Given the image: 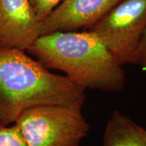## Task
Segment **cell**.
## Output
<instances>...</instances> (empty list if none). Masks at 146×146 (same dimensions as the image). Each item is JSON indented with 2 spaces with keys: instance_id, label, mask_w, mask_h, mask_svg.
<instances>
[{
  "instance_id": "obj_9",
  "label": "cell",
  "mask_w": 146,
  "mask_h": 146,
  "mask_svg": "<svg viewBox=\"0 0 146 146\" xmlns=\"http://www.w3.org/2000/svg\"><path fill=\"white\" fill-rule=\"evenodd\" d=\"M32 9L41 21L49 16L62 0H29Z\"/></svg>"
},
{
  "instance_id": "obj_4",
  "label": "cell",
  "mask_w": 146,
  "mask_h": 146,
  "mask_svg": "<svg viewBox=\"0 0 146 146\" xmlns=\"http://www.w3.org/2000/svg\"><path fill=\"white\" fill-rule=\"evenodd\" d=\"M146 28V0H119L87 29L98 37L119 63L131 60Z\"/></svg>"
},
{
  "instance_id": "obj_8",
  "label": "cell",
  "mask_w": 146,
  "mask_h": 146,
  "mask_svg": "<svg viewBox=\"0 0 146 146\" xmlns=\"http://www.w3.org/2000/svg\"><path fill=\"white\" fill-rule=\"evenodd\" d=\"M0 146H27L15 123L10 125L0 124Z\"/></svg>"
},
{
  "instance_id": "obj_6",
  "label": "cell",
  "mask_w": 146,
  "mask_h": 146,
  "mask_svg": "<svg viewBox=\"0 0 146 146\" xmlns=\"http://www.w3.org/2000/svg\"><path fill=\"white\" fill-rule=\"evenodd\" d=\"M119 0H62L42 21L41 35L55 32L87 30Z\"/></svg>"
},
{
  "instance_id": "obj_3",
  "label": "cell",
  "mask_w": 146,
  "mask_h": 146,
  "mask_svg": "<svg viewBox=\"0 0 146 146\" xmlns=\"http://www.w3.org/2000/svg\"><path fill=\"white\" fill-rule=\"evenodd\" d=\"M84 105H46L27 110L14 123L27 146H79L90 125Z\"/></svg>"
},
{
  "instance_id": "obj_7",
  "label": "cell",
  "mask_w": 146,
  "mask_h": 146,
  "mask_svg": "<svg viewBox=\"0 0 146 146\" xmlns=\"http://www.w3.org/2000/svg\"><path fill=\"white\" fill-rule=\"evenodd\" d=\"M103 146H146V129L115 110L105 128Z\"/></svg>"
},
{
  "instance_id": "obj_2",
  "label": "cell",
  "mask_w": 146,
  "mask_h": 146,
  "mask_svg": "<svg viewBox=\"0 0 146 146\" xmlns=\"http://www.w3.org/2000/svg\"><path fill=\"white\" fill-rule=\"evenodd\" d=\"M85 89L54 74L19 49L0 50V124L10 125L27 110L46 105H84Z\"/></svg>"
},
{
  "instance_id": "obj_10",
  "label": "cell",
  "mask_w": 146,
  "mask_h": 146,
  "mask_svg": "<svg viewBox=\"0 0 146 146\" xmlns=\"http://www.w3.org/2000/svg\"><path fill=\"white\" fill-rule=\"evenodd\" d=\"M131 64L140 66L143 71L146 72V28L134 52Z\"/></svg>"
},
{
  "instance_id": "obj_1",
  "label": "cell",
  "mask_w": 146,
  "mask_h": 146,
  "mask_svg": "<svg viewBox=\"0 0 146 146\" xmlns=\"http://www.w3.org/2000/svg\"><path fill=\"white\" fill-rule=\"evenodd\" d=\"M27 51L45 68L63 72L84 89L120 92L125 86L123 66L88 30L41 35Z\"/></svg>"
},
{
  "instance_id": "obj_5",
  "label": "cell",
  "mask_w": 146,
  "mask_h": 146,
  "mask_svg": "<svg viewBox=\"0 0 146 146\" xmlns=\"http://www.w3.org/2000/svg\"><path fill=\"white\" fill-rule=\"evenodd\" d=\"M41 25L29 0H0V50L27 51L41 36Z\"/></svg>"
}]
</instances>
